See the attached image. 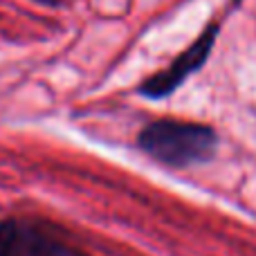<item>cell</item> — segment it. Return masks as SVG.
<instances>
[{"instance_id":"cell-1","label":"cell","mask_w":256,"mask_h":256,"mask_svg":"<svg viewBox=\"0 0 256 256\" xmlns=\"http://www.w3.org/2000/svg\"><path fill=\"white\" fill-rule=\"evenodd\" d=\"M137 144L155 162L184 168L212 160L218 148V135L214 128L196 122L158 120L142 128Z\"/></svg>"},{"instance_id":"cell-4","label":"cell","mask_w":256,"mask_h":256,"mask_svg":"<svg viewBox=\"0 0 256 256\" xmlns=\"http://www.w3.org/2000/svg\"><path fill=\"white\" fill-rule=\"evenodd\" d=\"M38 2H45V4H61V0H38Z\"/></svg>"},{"instance_id":"cell-3","label":"cell","mask_w":256,"mask_h":256,"mask_svg":"<svg viewBox=\"0 0 256 256\" xmlns=\"http://www.w3.org/2000/svg\"><path fill=\"white\" fill-rule=\"evenodd\" d=\"M218 30H220V22H212L209 27H204V32L184 52H180L164 70L155 72L153 76H148L140 86V94H144L148 99H162L176 92L196 70H200L204 66V61L209 58V54L214 50V43H216Z\"/></svg>"},{"instance_id":"cell-2","label":"cell","mask_w":256,"mask_h":256,"mask_svg":"<svg viewBox=\"0 0 256 256\" xmlns=\"http://www.w3.org/2000/svg\"><path fill=\"white\" fill-rule=\"evenodd\" d=\"M0 256H88L63 238L56 227L32 218L0 222Z\"/></svg>"}]
</instances>
